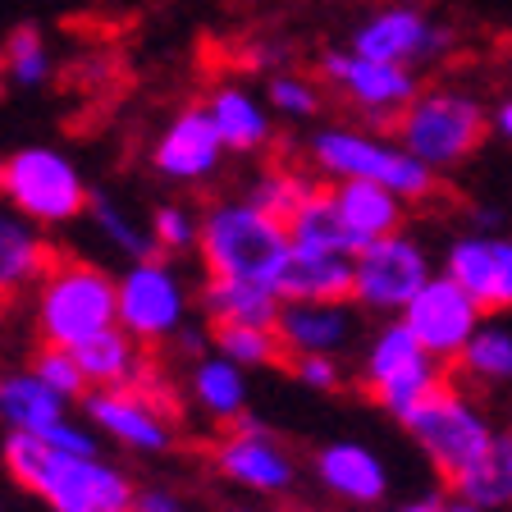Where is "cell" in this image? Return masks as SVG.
Here are the masks:
<instances>
[{
    "label": "cell",
    "instance_id": "obj_1",
    "mask_svg": "<svg viewBox=\"0 0 512 512\" xmlns=\"http://www.w3.org/2000/svg\"><path fill=\"white\" fill-rule=\"evenodd\" d=\"M0 467L51 512H128L138 480L106 453H64L37 435H5Z\"/></svg>",
    "mask_w": 512,
    "mask_h": 512
},
{
    "label": "cell",
    "instance_id": "obj_2",
    "mask_svg": "<svg viewBox=\"0 0 512 512\" xmlns=\"http://www.w3.org/2000/svg\"><path fill=\"white\" fill-rule=\"evenodd\" d=\"M288 256H293V238L288 224L266 215L238 197H215L202 206V243H197V261L202 275L215 279H243V284H279Z\"/></svg>",
    "mask_w": 512,
    "mask_h": 512
},
{
    "label": "cell",
    "instance_id": "obj_3",
    "mask_svg": "<svg viewBox=\"0 0 512 512\" xmlns=\"http://www.w3.org/2000/svg\"><path fill=\"white\" fill-rule=\"evenodd\" d=\"M307 160L320 179L330 183H380V188L398 192L407 206L430 202L439 192V174L398 147L394 133H375L362 124H325L311 133Z\"/></svg>",
    "mask_w": 512,
    "mask_h": 512
},
{
    "label": "cell",
    "instance_id": "obj_4",
    "mask_svg": "<svg viewBox=\"0 0 512 512\" xmlns=\"http://www.w3.org/2000/svg\"><path fill=\"white\" fill-rule=\"evenodd\" d=\"M32 325L51 348H78L119 325V275L87 256H55L32 293Z\"/></svg>",
    "mask_w": 512,
    "mask_h": 512
},
{
    "label": "cell",
    "instance_id": "obj_5",
    "mask_svg": "<svg viewBox=\"0 0 512 512\" xmlns=\"http://www.w3.org/2000/svg\"><path fill=\"white\" fill-rule=\"evenodd\" d=\"M0 202L51 234V229L87 220L92 183L69 151L14 147L10 156H0Z\"/></svg>",
    "mask_w": 512,
    "mask_h": 512
},
{
    "label": "cell",
    "instance_id": "obj_6",
    "mask_svg": "<svg viewBox=\"0 0 512 512\" xmlns=\"http://www.w3.org/2000/svg\"><path fill=\"white\" fill-rule=\"evenodd\" d=\"M490 128H494L490 110H485L480 96L439 83V87H421V96L398 119L394 138L421 165H430L435 174H448V170H458V165H467L485 147Z\"/></svg>",
    "mask_w": 512,
    "mask_h": 512
},
{
    "label": "cell",
    "instance_id": "obj_7",
    "mask_svg": "<svg viewBox=\"0 0 512 512\" xmlns=\"http://www.w3.org/2000/svg\"><path fill=\"white\" fill-rule=\"evenodd\" d=\"M398 426L407 430V439L426 453V462L448 485H453L462 471L476 467V462L485 458V448L494 444V435H499L490 412H485L458 380H444L435 394L421 398Z\"/></svg>",
    "mask_w": 512,
    "mask_h": 512
},
{
    "label": "cell",
    "instance_id": "obj_8",
    "mask_svg": "<svg viewBox=\"0 0 512 512\" xmlns=\"http://www.w3.org/2000/svg\"><path fill=\"white\" fill-rule=\"evenodd\" d=\"M197 284L170 256H151L119 270V330L147 348H165L192 325Z\"/></svg>",
    "mask_w": 512,
    "mask_h": 512
},
{
    "label": "cell",
    "instance_id": "obj_9",
    "mask_svg": "<svg viewBox=\"0 0 512 512\" xmlns=\"http://www.w3.org/2000/svg\"><path fill=\"white\" fill-rule=\"evenodd\" d=\"M444 380H448V366L421 348V339L407 330L403 320H384L380 330L371 334V343H366L362 366H357V384L394 421H403Z\"/></svg>",
    "mask_w": 512,
    "mask_h": 512
},
{
    "label": "cell",
    "instance_id": "obj_10",
    "mask_svg": "<svg viewBox=\"0 0 512 512\" xmlns=\"http://www.w3.org/2000/svg\"><path fill=\"white\" fill-rule=\"evenodd\" d=\"M320 78L334 87V92L357 110L362 128L375 133H394L403 110L421 96V69H407V64H380L357 55L352 46H325L320 51Z\"/></svg>",
    "mask_w": 512,
    "mask_h": 512
},
{
    "label": "cell",
    "instance_id": "obj_11",
    "mask_svg": "<svg viewBox=\"0 0 512 512\" xmlns=\"http://www.w3.org/2000/svg\"><path fill=\"white\" fill-rule=\"evenodd\" d=\"M435 279L430 247L416 234L398 229L389 238H375L352 256V302L380 320H398L421 288Z\"/></svg>",
    "mask_w": 512,
    "mask_h": 512
},
{
    "label": "cell",
    "instance_id": "obj_12",
    "mask_svg": "<svg viewBox=\"0 0 512 512\" xmlns=\"http://www.w3.org/2000/svg\"><path fill=\"white\" fill-rule=\"evenodd\" d=\"M78 407H83V421L96 435L133 453V458H165L179 444L174 412L156 380L124 384V389H92Z\"/></svg>",
    "mask_w": 512,
    "mask_h": 512
},
{
    "label": "cell",
    "instance_id": "obj_13",
    "mask_svg": "<svg viewBox=\"0 0 512 512\" xmlns=\"http://www.w3.org/2000/svg\"><path fill=\"white\" fill-rule=\"evenodd\" d=\"M211 467L224 485H234V490H243V494H256V499H288L302 480L298 453H293L266 421H256L252 412H247L238 426L224 430V439L211 453Z\"/></svg>",
    "mask_w": 512,
    "mask_h": 512
},
{
    "label": "cell",
    "instance_id": "obj_14",
    "mask_svg": "<svg viewBox=\"0 0 512 512\" xmlns=\"http://www.w3.org/2000/svg\"><path fill=\"white\" fill-rule=\"evenodd\" d=\"M348 46L366 60L426 69V64H439L453 51V32L412 0H389V5H375L371 14L357 19Z\"/></svg>",
    "mask_w": 512,
    "mask_h": 512
},
{
    "label": "cell",
    "instance_id": "obj_15",
    "mask_svg": "<svg viewBox=\"0 0 512 512\" xmlns=\"http://www.w3.org/2000/svg\"><path fill=\"white\" fill-rule=\"evenodd\" d=\"M398 320L421 339V348H426L430 357H439L444 366H458V357L467 352V343L476 339L480 325L490 320V311L480 307L458 279H448L444 270H435V279L416 293L412 307Z\"/></svg>",
    "mask_w": 512,
    "mask_h": 512
},
{
    "label": "cell",
    "instance_id": "obj_16",
    "mask_svg": "<svg viewBox=\"0 0 512 512\" xmlns=\"http://www.w3.org/2000/svg\"><path fill=\"white\" fill-rule=\"evenodd\" d=\"M224 142L215 133L211 110L202 106H183L179 115L165 119V128L151 142V170L174 188H202V183L220 179L224 170Z\"/></svg>",
    "mask_w": 512,
    "mask_h": 512
},
{
    "label": "cell",
    "instance_id": "obj_17",
    "mask_svg": "<svg viewBox=\"0 0 512 512\" xmlns=\"http://www.w3.org/2000/svg\"><path fill=\"white\" fill-rule=\"evenodd\" d=\"M439 270L448 279H458L490 316L512 311V234H476V229H467V234L448 238Z\"/></svg>",
    "mask_w": 512,
    "mask_h": 512
},
{
    "label": "cell",
    "instance_id": "obj_18",
    "mask_svg": "<svg viewBox=\"0 0 512 512\" xmlns=\"http://www.w3.org/2000/svg\"><path fill=\"white\" fill-rule=\"evenodd\" d=\"M311 476L348 508H380L389 499V462L362 439H325L311 453Z\"/></svg>",
    "mask_w": 512,
    "mask_h": 512
},
{
    "label": "cell",
    "instance_id": "obj_19",
    "mask_svg": "<svg viewBox=\"0 0 512 512\" xmlns=\"http://www.w3.org/2000/svg\"><path fill=\"white\" fill-rule=\"evenodd\" d=\"M357 302H284L275 334L288 357H343L357 343Z\"/></svg>",
    "mask_w": 512,
    "mask_h": 512
},
{
    "label": "cell",
    "instance_id": "obj_20",
    "mask_svg": "<svg viewBox=\"0 0 512 512\" xmlns=\"http://www.w3.org/2000/svg\"><path fill=\"white\" fill-rule=\"evenodd\" d=\"M55 266V247L46 229L23 220L19 211L0 202V311L14 307L23 293H37L46 270Z\"/></svg>",
    "mask_w": 512,
    "mask_h": 512
},
{
    "label": "cell",
    "instance_id": "obj_21",
    "mask_svg": "<svg viewBox=\"0 0 512 512\" xmlns=\"http://www.w3.org/2000/svg\"><path fill=\"white\" fill-rule=\"evenodd\" d=\"M206 110L215 119L229 156H261L275 142V110L266 106V92H252L243 83H220L206 96Z\"/></svg>",
    "mask_w": 512,
    "mask_h": 512
},
{
    "label": "cell",
    "instance_id": "obj_22",
    "mask_svg": "<svg viewBox=\"0 0 512 512\" xmlns=\"http://www.w3.org/2000/svg\"><path fill=\"white\" fill-rule=\"evenodd\" d=\"M74 416V403L55 394L42 375L32 371H5L0 375V426L5 435H51L60 421Z\"/></svg>",
    "mask_w": 512,
    "mask_h": 512
},
{
    "label": "cell",
    "instance_id": "obj_23",
    "mask_svg": "<svg viewBox=\"0 0 512 512\" xmlns=\"http://www.w3.org/2000/svg\"><path fill=\"white\" fill-rule=\"evenodd\" d=\"M330 202H334V211H339V220L357 252H362L366 243H375V238L398 234L407 220V202L398 192L380 188V183H357V179L330 183Z\"/></svg>",
    "mask_w": 512,
    "mask_h": 512
},
{
    "label": "cell",
    "instance_id": "obj_24",
    "mask_svg": "<svg viewBox=\"0 0 512 512\" xmlns=\"http://www.w3.org/2000/svg\"><path fill=\"white\" fill-rule=\"evenodd\" d=\"M247 398H252L247 371L229 357H220V352H206L202 362L188 366V403L211 426H238L247 416Z\"/></svg>",
    "mask_w": 512,
    "mask_h": 512
},
{
    "label": "cell",
    "instance_id": "obj_25",
    "mask_svg": "<svg viewBox=\"0 0 512 512\" xmlns=\"http://www.w3.org/2000/svg\"><path fill=\"white\" fill-rule=\"evenodd\" d=\"M74 357H78V366H83L92 389H124V384L156 380V375H151V348L138 343L128 330H119V325L115 330L92 334L87 343H78Z\"/></svg>",
    "mask_w": 512,
    "mask_h": 512
},
{
    "label": "cell",
    "instance_id": "obj_26",
    "mask_svg": "<svg viewBox=\"0 0 512 512\" xmlns=\"http://www.w3.org/2000/svg\"><path fill=\"white\" fill-rule=\"evenodd\" d=\"M279 298L270 284H243V279H215L202 275L197 284V311L206 325H275Z\"/></svg>",
    "mask_w": 512,
    "mask_h": 512
},
{
    "label": "cell",
    "instance_id": "obj_27",
    "mask_svg": "<svg viewBox=\"0 0 512 512\" xmlns=\"http://www.w3.org/2000/svg\"><path fill=\"white\" fill-rule=\"evenodd\" d=\"M275 293L284 302H352V256L298 252L293 247Z\"/></svg>",
    "mask_w": 512,
    "mask_h": 512
},
{
    "label": "cell",
    "instance_id": "obj_28",
    "mask_svg": "<svg viewBox=\"0 0 512 512\" xmlns=\"http://www.w3.org/2000/svg\"><path fill=\"white\" fill-rule=\"evenodd\" d=\"M87 224H92L96 243L115 252L124 266L133 261H151L156 252V238H151L147 215H138L133 206H124L115 192H92V206H87Z\"/></svg>",
    "mask_w": 512,
    "mask_h": 512
},
{
    "label": "cell",
    "instance_id": "obj_29",
    "mask_svg": "<svg viewBox=\"0 0 512 512\" xmlns=\"http://www.w3.org/2000/svg\"><path fill=\"white\" fill-rule=\"evenodd\" d=\"M453 494L485 512L512 508V426H499L494 444L485 448V458L453 480Z\"/></svg>",
    "mask_w": 512,
    "mask_h": 512
},
{
    "label": "cell",
    "instance_id": "obj_30",
    "mask_svg": "<svg viewBox=\"0 0 512 512\" xmlns=\"http://www.w3.org/2000/svg\"><path fill=\"white\" fill-rule=\"evenodd\" d=\"M288 238L298 252H325V256H357L348 229H343L339 211L330 202V188H316L302 202V211L288 220Z\"/></svg>",
    "mask_w": 512,
    "mask_h": 512
},
{
    "label": "cell",
    "instance_id": "obj_31",
    "mask_svg": "<svg viewBox=\"0 0 512 512\" xmlns=\"http://www.w3.org/2000/svg\"><path fill=\"white\" fill-rule=\"evenodd\" d=\"M453 371L471 384H485V389H503V384H512V325H503V320H485Z\"/></svg>",
    "mask_w": 512,
    "mask_h": 512
},
{
    "label": "cell",
    "instance_id": "obj_32",
    "mask_svg": "<svg viewBox=\"0 0 512 512\" xmlns=\"http://www.w3.org/2000/svg\"><path fill=\"white\" fill-rule=\"evenodd\" d=\"M320 183L311 179L307 170H293V165H266V170H256L252 179H247L243 197L252 206H261L266 215H275V220H293V215L302 211V202H307L311 192H316Z\"/></svg>",
    "mask_w": 512,
    "mask_h": 512
},
{
    "label": "cell",
    "instance_id": "obj_33",
    "mask_svg": "<svg viewBox=\"0 0 512 512\" xmlns=\"http://www.w3.org/2000/svg\"><path fill=\"white\" fill-rule=\"evenodd\" d=\"M211 339H215V352L238 362L243 371H270V366L288 362L275 325H211Z\"/></svg>",
    "mask_w": 512,
    "mask_h": 512
},
{
    "label": "cell",
    "instance_id": "obj_34",
    "mask_svg": "<svg viewBox=\"0 0 512 512\" xmlns=\"http://www.w3.org/2000/svg\"><path fill=\"white\" fill-rule=\"evenodd\" d=\"M151 238H156V252L179 261V256H197V243H202V211L183 197H165L147 211Z\"/></svg>",
    "mask_w": 512,
    "mask_h": 512
},
{
    "label": "cell",
    "instance_id": "obj_35",
    "mask_svg": "<svg viewBox=\"0 0 512 512\" xmlns=\"http://www.w3.org/2000/svg\"><path fill=\"white\" fill-rule=\"evenodd\" d=\"M0 69H5V78H10L14 87H42L46 78L55 74V55L42 32L32 28V23H23V28H14L10 37H5V46H0Z\"/></svg>",
    "mask_w": 512,
    "mask_h": 512
},
{
    "label": "cell",
    "instance_id": "obj_36",
    "mask_svg": "<svg viewBox=\"0 0 512 512\" xmlns=\"http://www.w3.org/2000/svg\"><path fill=\"white\" fill-rule=\"evenodd\" d=\"M266 106L275 110V119H288V124H311V119L325 110V87L307 74H270L266 78Z\"/></svg>",
    "mask_w": 512,
    "mask_h": 512
},
{
    "label": "cell",
    "instance_id": "obj_37",
    "mask_svg": "<svg viewBox=\"0 0 512 512\" xmlns=\"http://www.w3.org/2000/svg\"><path fill=\"white\" fill-rule=\"evenodd\" d=\"M32 371L42 375L55 394L69 398V403H83V398L92 394V384H87V375H83V366H78L74 348H51V343H42V352L32 357Z\"/></svg>",
    "mask_w": 512,
    "mask_h": 512
},
{
    "label": "cell",
    "instance_id": "obj_38",
    "mask_svg": "<svg viewBox=\"0 0 512 512\" xmlns=\"http://www.w3.org/2000/svg\"><path fill=\"white\" fill-rule=\"evenodd\" d=\"M288 371L311 394H339L343 384H348L343 357H288Z\"/></svg>",
    "mask_w": 512,
    "mask_h": 512
},
{
    "label": "cell",
    "instance_id": "obj_39",
    "mask_svg": "<svg viewBox=\"0 0 512 512\" xmlns=\"http://www.w3.org/2000/svg\"><path fill=\"white\" fill-rule=\"evenodd\" d=\"M128 512H188V503H183V494L170 490V485H138Z\"/></svg>",
    "mask_w": 512,
    "mask_h": 512
},
{
    "label": "cell",
    "instance_id": "obj_40",
    "mask_svg": "<svg viewBox=\"0 0 512 512\" xmlns=\"http://www.w3.org/2000/svg\"><path fill=\"white\" fill-rule=\"evenodd\" d=\"M170 348L174 352H179V357H183V362H202V357H206V352H215V339H211V325H206V320H192V325H188V330H183L179 334V339H174L170 343Z\"/></svg>",
    "mask_w": 512,
    "mask_h": 512
},
{
    "label": "cell",
    "instance_id": "obj_41",
    "mask_svg": "<svg viewBox=\"0 0 512 512\" xmlns=\"http://www.w3.org/2000/svg\"><path fill=\"white\" fill-rule=\"evenodd\" d=\"M503 220H508V211L494 202H480L467 211V229H476V234H503Z\"/></svg>",
    "mask_w": 512,
    "mask_h": 512
},
{
    "label": "cell",
    "instance_id": "obj_42",
    "mask_svg": "<svg viewBox=\"0 0 512 512\" xmlns=\"http://www.w3.org/2000/svg\"><path fill=\"white\" fill-rule=\"evenodd\" d=\"M394 512H453V503L439 499V494H426V499H407V503H398Z\"/></svg>",
    "mask_w": 512,
    "mask_h": 512
},
{
    "label": "cell",
    "instance_id": "obj_43",
    "mask_svg": "<svg viewBox=\"0 0 512 512\" xmlns=\"http://www.w3.org/2000/svg\"><path fill=\"white\" fill-rule=\"evenodd\" d=\"M490 124H494V133H499V138L512 142V96H503L499 106L490 110Z\"/></svg>",
    "mask_w": 512,
    "mask_h": 512
},
{
    "label": "cell",
    "instance_id": "obj_44",
    "mask_svg": "<svg viewBox=\"0 0 512 512\" xmlns=\"http://www.w3.org/2000/svg\"><path fill=\"white\" fill-rule=\"evenodd\" d=\"M453 512H485V508H476V503H462V499H453Z\"/></svg>",
    "mask_w": 512,
    "mask_h": 512
},
{
    "label": "cell",
    "instance_id": "obj_45",
    "mask_svg": "<svg viewBox=\"0 0 512 512\" xmlns=\"http://www.w3.org/2000/svg\"><path fill=\"white\" fill-rule=\"evenodd\" d=\"M224 512H256V508H247V503H243V508H224Z\"/></svg>",
    "mask_w": 512,
    "mask_h": 512
},
{
    "label": "cell",
    "instance_id": "obj_46",
    "mask_svg": "<svg viewBox=\"0 0 512 512\" xmlns=\"http://www.w3.org/2000/svg\"><path fill=\"white\" fill-rule=\"evenodd\" d=\"M188 512H202V508H188Z\"/></svg>",
    "mask_w": 512,
    "mask_h": 512
},
{
    "label": "cell",
    "instance_id": "obj_47",
    "mask_svg": "<svg viewBox=\"0 0 512 512\" xmlns=\"http://www.w3.org/2000/svg\"><path fill=\"white\" fill-rule=\"evenodd\" d=\"M0 512H5V508H0Z\"/></svg>",
    "mask_w": 512,
    "mask_h": 512
}]
</instances>
